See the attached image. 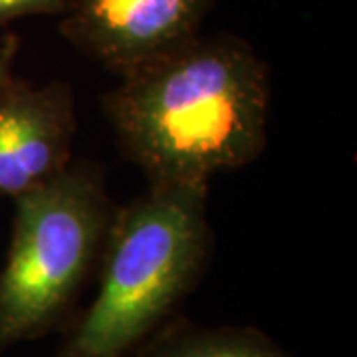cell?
Instances as JSON below:
<instances>
[{"mask_svg":"<svg viewBox=\"0 0 357 357\" xmlns=\"http://www.w3.org/2000/svg\"><path fill=\"white\" fill-rule=\"evenodd\" d=\"M128 357H292L255 326H206L173 316Z\"/></svg>","mask_w":357,"mask_h":357,"instance_id":"6","label":"cell"},{"mask_svg":"<svg viewBox=\"0 0 357 357\" xmlns=\"http://www.w3.org/2000/svg\"><path fill=\"white\" fill-rule=\"evenodd\" d=\"M206 201L208 185L149 183L115 206L96 298L70 324L56 357H128L175 316L211 262Z\"/></svg>","mask_w":357,"mask_h":357,"instance_id":"2","label":"cell"},{"mask_svg":"<svg viewBox=\"0 0 357 357\" xmlns=\"http://www.w3.org/2000/svg\"><path fill=\"white\" fill-rule=\"evenodd\" d=\"M211 6L213 0H72L58 30L119 77L197 38Z\"/></svg>","mask_w":357,"mask_h":357,"instance_id":"4","label":"cell"},{"mask_svg":"<svg viewBox=\"0 0 357 357\" xmlns=\"http://www.w3.org/2000/svg\"><path fill=\"white\" fill-rule=\"evenodd\" d=\"M20 50V40L16 34H4L0 40V88L14 77V62Z\"/></svg>","mask_w":357,"mask_h":357,"instance_id":"8","label":"cell"},{"mask_svg":"<svg viewBox=\"0 0 357 357\" xmlns=\"http://www.w3.org/2000/svg\"><path fill=\"white\" fill-rule=\"evenodd\" d=\"M72 0H0V26L26 16H64Z\"/></svg>","mask_w":357,"mask_h":357,"instance_id":"7","label":"cell"},{"mask_svg":"<svg viewBox=\"0 0 357 357\" xmlns=\"http://www.w3.org/2000/svg\"><path fill=\"white\" fill-rule=\"evenodd\" d=\"M77 119L68 82L34 86L13 77L0 88V195L16 199L74 161Z\"/></svg>","mask_w":357,"mask_h":357,"instance_id":"5","label":"cell"},{"mask_svg":"<svg viewBox=\"0 0 357 357\" xmlns=\"http://www.w3.org/2000/svg\"><path fill=\"white\" fill-rule=\"evenodd\" d=\"M114 213L102 169L88 161L14 199L0 268V354L62 326L98 272Z\"/></svg>","mask_w":357,"mask_h":357,"instance_id":"3","label":"cell"},{"mask_svg":"<svg viewBox=\"0 0 357 357\" xmlns=\"http://www.w3.org/2000/svg\"><path fill=\"white\" fill-rule=\"evenodd\" d=\"M102 105L147 183L208 185L266 149L270 70L243 38L199 34L119 76Z\"/></svg>","mask_w":357,"mask_h":357,"instance_id":"1","label":"cell"}]
</instances>
